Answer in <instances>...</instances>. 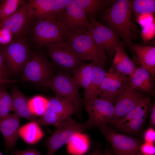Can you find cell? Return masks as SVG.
<instances>
[{"label": "cell", "mask_w": 155, "mask_h": 155, "mask_svg": "<svg viewBox=\"0 0 155 155\" xmlns=\"http://www.w3.org/2000/svg\"><path fill=\"white\" fill-rule=\"evenodd\" d=\"M131 1H117L103 13L102 20L124 43L130 46L133 40L140 38V30L133 20Z\"/></svg>", "instance_id": "6da1fadb"}, {"label": "cell", "mask_w": 155, "mask_h": 155, "mask_svg": "<svg viewBox=\"0 0 155 155\" xmlns=\"http://www.w3.org/2000/svg\"><path fill=\"white\" fill-rule=\"evenodd\" d=\"M64 42L67 43L85 61L104 65L106 55L96 43L89 32H69L63 29Z\"/></svg>", "instance_id": "7a4b0ae2"}, {"label": "cell", "mask_w": 155, "mask_h": 155, "mask_svg": "<svg viewBox=\"0 0 155 155\" xmlns=\"http://www.w3.org/2000/svg\"><path fill=\"white\" fill-rule=\"evenodd\" d=\"M32 29V37L38 46L64 41L63 30L59 21L52 16L36 19Z\"/></svg>", "instance_id": "3957f363"}, {"label": "cell", "mask_w": 155, "mask_h": 155, "mask_svg": "<svg viewBox=\"0 0 155 155\" xmlns=\"http://www.w3.org/2000/svg\"><path fill=\"white\" fill-rule=\"evenodd\" d=\"M54 132L46 143V155H54L57 151L67 144L75 134L88 129L86 122L81 123L70 117L55 125Z\"/></svg>", "instance_id": "277c9868"}, {"label": "cell", "mask_w": 155, "mask_h": 155, "mask_svg": "<svg viewBox=\"0 0 155 155\" xmlns=\"http://www.w3.org/2000/svg\"><path fill=\"white\" fill-rule=\"evenodd\" d=\"M22 79L25 82L44 85L54 75V67L42 53H31L22 71Z\"/></svg>", "instance_id": "5b68a950"}, {"label": "cell", "mask_w": 155, "mask_h": 155, "mask_svg": "<svg viewBox=\"0 0 155 155\" xmlns=\"http://www.w3.org/2000/svg\"><path fill=\"white\" fill-rule=\"evenodd\" d=\"M44 86L51 89L55 96L69 101L74 106L75 112L81 110L82 101L78 88L69 73L65 71L59 72L54 75Z\"/></svg>", "instance_id": "8992f818"}, {"label": "cell", "mask_w": 155, "mask_h": 155, "mask_svg": "<svg viewBox=\"0 0 155 155\" xmlns=\"http://www.w3.org/2000/svg\"><path fill=\"white\" fill-rule=\"evenodd\" d=\"M44 47L53 63L69 73L73 74L85 61L64 41Z\"/></svg>", "instance_id": "52a82bcc"}, {"label": "cell", "mask_w": 155, "mask_h": 155, "mask_svg": "<svg viewBox=\"0 0 155 155\" xmlns=\"http://www.w3.org/2000/svg\"><path fill=\"white\" fill-rule=\"evenodd\" d=\"M0 49L8 70L14 74L22 71L31 54L23 38L13 40Z\"/></svg>", "instance_id": "ba28073f"}, {"label": "cell", "mask_w": 155, "mask_h": 155, "mask_svg": "<svg viewBox=\"0 0 155 155\" xmlns=\"http://www.w3.org/2000/svg\"><path fill=\"white\" fill-rule=\"evenodd\" d=\"M84 104L89 116L86 122L88 129L98 128L110 123L114 113L113 101L99 97Z\"/></svg>", "instance_id": "9c48e42d"}, {"label": "cell", "mask_w": 155, "mask_h": 155, "mask_svg": "<svg viewBox=\"0 0 155 155\" xmlns=\"http://www.w3.org/2000/svg\"><path fill=\"white\" fill-rule=\"evenodd\" d=\"M90 20L89 32L96 44L112 59L116 48L119 46L123 48V43L111 28L101 24L94 18H90Z\"/></svg>", "instance_id": "30bf717a"}, {"label": "cell", "mask_w": 155, "mask_h": 155, "mask_svg": "<svg viewBox=\"0 0 155 155\" xmlns=\"http://www.w3.org/2000/svg\"><path fill=\"white\" fill-rule=\"evenodd\" d=\"M59 21L65 31L79 33L89 32L90 22L77 0H69Z\"/></svg>", "instance_id": "8fae6325"}, {"label": "cell", "mask_w": 155, "mask_h": 155, "mask_svg": "<svg viewBox=\"0 0 155 155\" xmlns=\"http://www.w3.org/2000/svg\"><path fill=\"white\" fill-rule=\"evenodd\" d=\"M75 112L74 107L69 101L55 96L49 99L46 111L37 119V122L43 126H55L71 117Z\"/></svg>", "instance_id": "7c38bea8"}, {"label": "cell", "mask_w": 155, "mask_h": 155, "mask_svg": "<svg viewBox=\"0 0 155 155\" xmlns=\"http://www.w3.org/2000/svg\"><path fill=\"white\" fill-rule=\"evenodd\" d=\"M117 155H137L142 142L135 138L117 133L107 125L98 128Z\"/></svg>", "instance_id": "4fadbf2b"}, {"label": "cell", "mask_w": 155, "mask_h": 155, "mask_svg": "<svg viewBox=\"0 0 155 155\" xmlns=\"http://www.w3.org/2000/svg\"><path fill=\"white\" fill-rule=\"evenodd\" d=\"M146 94L133 89L129 84L127 85L114 99V113L110 123L115 125L121 117L133 109L147 96Z\"/></svg>", "instance_id": "5bb4252c"}, {"label": "cell", "mask_w": 155, "mask_h": 155, "mask_svg": "<svg viewBox=\"0 0 155 155\" xmlns=\"http://www.w3.org/2000/svg\"><path fill=\"white\" fill-rule=\"evenodd\" d=\"M33 17L27 8L26 1L13 14L0 22V26L10 32L13 40H18L23 38Z\"/></svg>", "instance_id": "9a60e30c"}, {"label": "cell", "mask_w": 155, "mask_h": 155, "mask_svg": "<svg viewBox=\"0 0 155 155\" xmlns=\"http://www.w3.org/2000/svg\"><path fill=\"white\" fill-rule=\"evenodd\" d=\"M129 84L128 76L112 65L106 72L99 91V97L114 101L117 95Z\"/></svg>", "instance_id": "2e32d148"}, {"label": "cell", "mask_w": 155, "mask_h": 155, "mask_svg": "<svg viewBox=\"0 0 155 155\" xmlns=\"http://www.w3.org/2000/svg\"><path fill=\"white\" fill-rule=\"evenodd\" d=\"M20 117L15 113L9 114L0 119V130L5 141L6 152L13 149L19 136Z\"/></svg>", "instance_id": "e0dca14e"}, {"label": "cell", "mask_w": 155, "mask_h": 155, "mask_svg": "<svg viewBox=\"0 0 155 155\" xmlns=\"http://www.w3.org/2000/svg\"><path fill=\"white\" fill-rule=\"evenodd\" d=\"M128 78L129 85L133 89L150 95L154 94V78L145 69L137 67Z\"/></svg>", "instance_id": "ac0fdd59"}, {"label": "cell", "mask_w": 155, "mask_h": 155, "mask_svg": "<svg viewBox=\"0 0 155 155\" xmlns=\"http://www.w3.org/2000/svg\"><path fill=\"white\" fill-rule=\"evenodd\" d=\"M140 67L147 70L152 77L155 76V47L144 46L133 43L130 46Z\"/></svg>", "instance_id": "d6986e66"}, {"label": "cell", "mask_w": 155, "mask_h": 155, "mask_svg": "<svg viewBox=\"0 0 155 155\" xmlns=\"http://www.w3.org/2000/svg\"><path fill=\"white\" fill-rule=\"evenodd\" d=\"M12 99L11 111L20 117L25 118L30 121H35L36 118L30 111L28 101L26 96L17 87H12L11 95Z\"/></svg>", "instance_id": "ffe728a7"}, {"label": "cell", "mask_w": 155, "mask_h": 155, "mask_svg": "<svg viewBox=\"0 0 155 155\" xmlns=\"http://www.w3.org/2000/svg\"><path fill=\"white\" fill-rule=\"evenodd\" d=\"M92 63L93 67L91 80L87 90L84 93V102L99 97V89L106 72L104 65Z\"/></svg>", "instance_id": "44dd1931"}, {"label": "cell", "mask_w": 155, "mask_h": 155, "mask_svg": "<svg viewBox=\"0 0 155 155\" xmlns=\"http://www.w3.org/2000/svg\"><path fill=\"white\" fill-rule=\"evenodd\" d=\"M113 65L116 70L128 76L137 68L135 62L130 59L121 46L116 49Z\"/></svg>", "instance_id": "7402d4cb"}, {"label": "cell", "mask_w": 155, "mask_h": 155, "mask_svg": "<svg viewBox=\"0 0 155 155\" xmlns=\"http://www.w3.org/2000/svg\"><path fill=\"white\" fill-rule=\"evenodd\" d=\"M152 105L151 96H146L144 99L142 105L139 110L123 130L133 133L140 131L144 124L149 112L151 110Z\"/></svg>", "instance_id": "603a6c76"}, {"label": "cell", "mask_w": 155, "mask_h": 155, "mask_svg": "<svg viewBox=\"0 0 155 155\" xmlns=\"http://www.w3.org/2000/svg\"><path fill=\"white\" fill-rule=\"evenodd\" d=\"M93 65L92 63H84L77 68L73 73L72 80L78 89L82 88L84 93L87 90L91 80Z\"/></svg>", "instance_id": "cb8c5ba5"}, {"label": "cell", "mask_w": 155, "mask_h": 155, "mask_svg": "<svg viewBox=\"0 0 155 155\" xmlns=\"http://www.w3.org/2000/svg\"><path fill=\"white\" fill-rule=\"evenodd\" d=\"M19 135L26 143L32 145L40 140L43 133L38 124L32 121L20 127Z\"/></svg>", "instance_id": "d4e9b609"}, {"label": "cell", "mask_w": 155, "mask_h": 155, "mask_svg": "<svg viewBox=\"0 0 155 155\" xmlns=\"http://www.w3.org/2000/svg\"><path fill=\"white\" fill-rule=\"evenodd\" d=\"M67 144L68 153L73 155H82L88 150L89 140L86 135L78 133L74 135Z\"/></svg>", "instance_id": "484cf974"}, {"label": "cell", "mask_w": 155, "mask_h": 155, "mask_svg": "<svg viewBox=\"0 0 155 155\" xmlns=\"http://www.w3.org/2000/svg\"><path fill=\"white\" fill-rule=\"evenodd\" d=\"M26 6L33 17L36 19L45 16H53L51 0H28L26 1Z\"/></svg>", "instance_id": "4316f807"}, {"label": "cell", "mask_w": 155, "mask_h": 155, "mask_svg": "<svg viewBox=\"0 0 155 155\" xmlns=\"http://www.w3.org/2000/svg\"><path fill=\"white\" fill-rule=\"evenodd\" d=\"M87 17L93 18L112 1L108 0H77Z\"/></svg>", "instance_id": "83f0119b"}, {"label": "cell", "mask_w": 155, "mask_h": 155, "mask_svg": "<svg viewBox=\"0 0 155 155\" xmlns=\"http://www.w3.org/2000/svg\"><path fill=\"white\" fill-rule=\"evenodd\" d=\"M49 99L41 95L34 96L28 101L29 110L34 115L42 116L46 111Z\"/></svg>", "instance_id": "f1b7e54d"}, {"label": "cell", "mask_w": 155, "mask_h": 155, "mask_svg": "<svg viewBox=\"0 0 155 155\" xmlns=\"http://www.w3.org/2000/svg\"><path fill=\"white\" fill-rule=\"evenodd\" d=\"M26 2L22 0H2L0 3V22L13 14Z\"/></svg>", "instance_id": "f546056e"}, {"label": "cell", "mask_w": 155, "mask_h": 155, "mask_svg": "<svg viewBox=\"0 0 155 155\" xmlns=\"http://www.w3.org/2000/svg\"><path fill=\"white\" fill-rule=\"evenodd\" d=\"M133 11L141 14H152L155 11L154 0H135L131 1Z\"/></svg>", "instance_id": "4dcf8cb0"}, {"label": "cell", "mask_w": 155, "mask_h": 155, "mask_svg": "<svg viewBox=\"0 0 155 155\" xmlns=\"http://www.w3.org/2000/svg\"><path fill=\"white\" fill-rule=\"evenodd\" d=\"M11 108V95L3 86H0V119L9 114Z\"/></svg>", "instance_id": "1f68e13d"}, {"label": "cell", "mask_w": 155, "mask_h": 155, "mask_svg": "<svg viewBox=\"0 0 155 155\" xmlns=\"http://www.w3.org/2000/svg\"><path fill=\"white\" fill-rule=\"evenodd\" d=\"M69 0H51L53 16L58 21L64 13Z\"/></svg>", "instance_id": "d6a6232c"}, {"label": "cell", "mask_w": 155, "mask_h": 155, "mask_svg": "<svg viewBox=\"0 0 155 155\" xmlns=\"http://www.w3.org/2000/svg\"><path fill=\"white\" fill-rule=\"evenodd\" d=\"M9 72L6 66L3 55L0 49V79L10 80L9 77Z\"/></svg>", "instance_id": "836d02e7"}, {"label": "cell", "mask_w": 155, "mask_h": 155, "mask_svg": "<svg viewBox=\"0 0 155 155\" xmlns=\"http://www.w3.org/2000/svg\"><path fill=\"white\" fill-rule=\"evenodd\" d=\"M12 41V37L10 32L0 26V44L7 45Z\"/></svg>", "instance_id": "e575fe53"}, {"label": "cell", "mask_w": 155, "mask_h": 155, "mask_svg": "<svg viewBox=\"0 0 155 155\" xmlns=\"http://www.w3.org/2000/svg\"><path fill=\"white\" fill-rule=\"evenodd\" d=\"M140 151L143 155H155V147L153 143L146 142L141 144Z\"/></svg>", "instance_id": "d590c367"}, {"label": "cell", "mask_w": 155, "mask_h": 155, "mask_svg": "<svg viewBox=\"0 0 155 155\" xmlns=\"http://www.w3.org/2000/svg\"><path fill=\"white\" fill-rule=\"evenodd\" d=\"M154 34V24L152 22L144 26L142 32V35L144 40L151 38Z\"/></svg>", "instance_id": "8d00e7d4"}, {"label": "cell", "mask_w": 155, "mask_h": 155, "mask_svg": "<svg viewBox=\"0 0 155 155\" xmlns=\"http://www.w3.org/2000/svg\"><path fill=\"white\" fill-rule=\"evenodd\" d=\"M13 155H43L34 148H28L23 150L19 151L16 150L12 154Z\"/></svg>", "instance_id": "74e56055"}, {"label": "cell", "mask_w": 155, "mask_h": 155, "mask_svg": "<svg viewBox=\"0 0 155 155\" xmlns=\"http://www.w3.org/2000/svg\"><path fill=\"white\" fill-rule=\"evenodd\" d=\"M144 139L146 142L154 143L155 140V131L150 128L145 132L144 135Z\"/></svg>", "instance_id": "f35d334b"}, {"label": "cell", "mask_w": 155, "mask_h": 155, "mask_svg": "<svg viewBox=\"0 0 155 155\" xmlns=\"http://www.w3.org/2000/svg\"><path fill=\"white\" fill-rule=\"evenodd\" d=\"M151 14H141L140 16L138 19L139 23L143 26H145L146 24H148L152 22V18Z\"/></svg>", "instance_id": "ab89813d"}, {"label": "cell", "mask_w": 155, "mask_h": 155, "mask_svg": "<svg viewBox=\"0 0 155 155\" xmlns=\"http://www.w3.org/2000/svg\"><path fill=\"white\" fill-rule=\"evenodd\" d=\"M150 123L151 126L154 127L155 125V102L152 104L151 109L150 117Z\"/></svg>", "instance_id": "60d3db41"}, {"label": "cell", "mask_w": 155, "mask_h": 155, "mask_svg": "<svg viewBox=\"0 0 155 155\" xmlns=\"http://www.w3.org/2000/svg\"><path fill=\"white\" fill-rule=\"evenodd\" d=\"M87 155H104L103 152L98 148L94 149L89 154Z\"/></svg>", "instance_id": "b9f144b4"}, {"label": "cell", "mask_w": 155, "mask_h": 155, "mask_svg": "<svg viewBox=\"0 0 155 155\" xmlns=\"http://www.w3.org/2000/svg\"><path fill=\"white\" fill-rule=\"evenodd\" d=\"M15 80H4L0 79V84H13L16 82Z\"/></svg>", "instance_id": "7bdbcfd3"}, {"label": "cell", "mask_w": 155, "mask_h": 155, "mask_svg": "<svg viewBox=\"0 0 155 155\" xmlns=\"http://www.w3.org/2000/svg\"><path fill=\"white\" fill-rule=\"evenodd\" d=\"M103 152L104 155H111L108 147L106 148Z\"/></svg>", "instance_id": "ee69618b"}, {"label": "cell", "mask_w": 155, "mask_h": 155, "mask_svg": "<svg viewBox=\"0 0 155 155\" xmlns=\"http://www.w3.org/2000/svg\"><path fill=\"white\" fill-rule=\"evenodd\" d=\"M137 155H143L140 152Z\"/></svg>", "instance_id": "f6af8a7d"}, {"label": "cell", "mask_w": 155, "mask_h": 155, "mask_svg": "<svg viewBox=\"0 0 155 155\" xmlns=\"http://www.w3.org/2000/svg\"><path fill=\"white\" fill-rule=\"evenodd\" d=\"M0 155H3V154L0 152Z\"/></svg>", "instance_id": "bcb514c9"}]
</instances>
